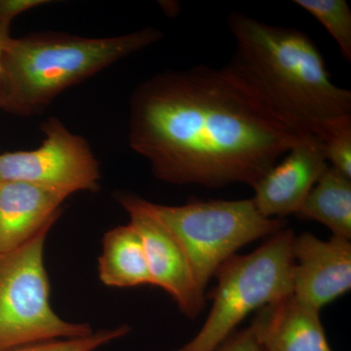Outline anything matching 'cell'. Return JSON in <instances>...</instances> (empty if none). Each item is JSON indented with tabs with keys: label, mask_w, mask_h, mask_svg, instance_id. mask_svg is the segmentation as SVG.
Masks as SVG:
<instances>
[{
	"label": "cell",
	"mask_w": 351,
	"mask_h": 351,
	"mask_svg": "<svg viewBox=\"0 0 351 351\" xmlns=\"http://www.w3.org/2000/svg\"><path fill=\"white\" fill-rule=\"evenodd\" d=\"M304 132L226 66L157 73L130 99L129 145L168 184L253 188Z\"/></svg>",
	"instance_id": "1"
},
{
	"label": "cell",
	"mask_w": 351,
	"mask_h": 351,
	"mask_svg": "<svg viewBox=\"0 0 351 351\" xmlns=\"http://www.w3.org/2000/svg\"><path fill=\"white\" fill-rule=\"evenodd\" d=\"M235 52L226 68L272 110L311 133L322 120L351 114V92L332 82L316 44L295 27L269 25L232 12Z\"/></svg>",
	"instance_id": "2"
},
{
	"label": "cell",
	"mask_w": 351,
	"mask_h": 351,
	"mask_svg": "<svg viewBox=\"0 0 351 351\" xmlns=\"http://www.w3.org/2000/svg\"><path fill=\"white\" fill-rule=\"evenodd\" d=\"M154 27L108 38L40 32L11 38L0 73V108L18 117L41 114L68 90L158 43Z\"/></svg>",
	"instance_id": "3"
},
{
	"label": "cell",
	"mask_w": 351,
	"mask_h": 351,
	"mask_svg": "<svg viewBox=\"0 0 351 351\" xmlns=\"http://www.w3.org/2000/svg\"><path fill=\"white\" fill-rule=\"evenodd\" d=\"M293 230L283 228L248 255L217 270L211 311L199 332L173 351H216L252 313L293 294Z\"/></svg>",
	"instance_id": "4"
},
{
	"label": "cell",
	"mask_w": 351,
	"mask_h": 351,
	"mask_svg": "<svg viewBox=\"0 0 351 351\" xmlns=\"http://www.w3.org/2000/svg\"><path fill=\"white\" fill-rule=\"evenodd\" d=\"M147 206L181 245L204 294L217 270L239 249L286 226L284 219L261 214L253 199L193 200L180 206L147 201Z\"/></svg>",
	"instance_id": "5"
},
{
	"label": "cell",
	"mask_w": 351,
	"mask_h": 351,
	"mask_svg": "<svg viewBox=\"0 0 351 351\" xmlns=\"http://www.w3.org/2000/svg\"><path fill=\"white\" fill-rule=\"evenodd\" d=\"M55 223L19 248L0 254V351L94 332L87 323L63 319L51 306L44 250Z\"/></svg>",
	"instance_id": "6"
},
{
	"label": "cell",
	"mask_w": 351,
	"mask_h": 351,
	"mask_svg": "<svg viewBox=\"0 0 351 351\" xmlns=\"http://www.w3.org/2000/svg\"><path fill=\"white\" fill-rule=\"evenodd\" d=\"M44 138L38 149L0 154V182H23L66 193H97L100 163L89 143L69 131L57 117L41 124Z\"/></svg>",
	"instance_id": "7"
},
{
	"label": "cell",
	"mask_w": 351,
	"mask_h": 351,
	"mask_svg": "<svg viewBox=\"0 0 351 351\" xmlns=\"http://www.w3.org/2000/svg\"><path fill=\"white\" fill-rule=\"evenodd\" d=\"M114 198L128 213L129 223L142 239L152 286L163 289L184 315L195 318L202 311L206 297L196 285L181 245L149 210L147 200L123 191L115 193Z\"/></svg>",
	"instance_id": "8"
},
{
	"label": "cell",
	"mask_w": 351,
	"mask_h": 351,
	"mask_svg": "<svg viewBox=\"0 0 351 351\" xmlns=\"http://www.w3.org/2000/svg\"><path fill=\"white\" fill-rule=\"evenodd\" d=\"M293 295L320 311L351 288L350 240H322L309 232L292 243Z\"/></svg>",
	"instance_id": "9"
},
{
	"label": "cell",
	"mask_w": 351,
	"mask_h": 351,
	"mask_svg": "<svg viewBox=\"0 0 351 351\" xmlns=\"http://www.w3.org/2000/svg\"><path fill=\"white\" fill-rule=\"evenodd\" d=\"M328 162L319 138L304 132L299 142L253 186V199L267 218L297 214Z\"/></svg>",
	"instance_id": "10"
},
{
	"label": "cell",
	"mask_w": 351,
	"mask_h": 351,
	"mask_svg": "<svg viewBox=\"0 0 351 351\" xmlns=\"http://www.w3.org/2000/svg\"><path fill=\"white\" fill-rule=\"evenodd\" d=\"M69 196L23 182H0V254L19 248L57 221Z\"/></svg>",
	"instance_id": "11"
},
{
	"label": "cell",
	"mask_w": 351,
	"mask_h": 351,
	"mask_svg": "<svg viewBox=\"0 0 351 351\" xmlns=\"http://www.w3.org/2000/svg\"><path fill=\"white\" fill-rule=\"evenodd\" d=\"M250 326L265 351H332L319 311L293 294L258 311Z\"/></svg>",
	"instance_id": "12"
},
{
	"label": "cell",
	"mask_w": 351,
	"mask_h": 351,
	"mask_svg": "<svg viewBox=\"0 0 351 351\" xmlns=\"http://www.w3.org/2000/svg\"><path fill=\"white\" fill-rule=\"evenodd\" d=\"M98 272L101 282L107 287L152 285L142 239L130 223L104 235Z\"/></svg>",
	"instance_id": "13"
},
{
	"label": "cell",
	"mask_w": 351,
	"mask_h": 351,
	"mask_svg": "<svg viewBox=\"0 0 351 351\" xmlns=\"http://www.w3.org/2000/svg\"><path fill=\"white\" fill-rule=\"evenodd\" d=\"M327 226L332 237L351 239V178L328 165L298 213Z\"/></svg>",
	"instance_id": "14"
},
{
	"label": "cell",
	"mask_w": 351,
	"mask_h": 351,
	"mask_svg": "<svg viewBox=\"0 0 351 351\" xmlns=\"http://www.w3.org/2000/svg\"><path fill=\"white\" fill-rule=\"evenodd\" d=\"M311 133L319 138L331 167L351 178V114L317 122Z\"/></svg>",
	"instance_id": "15"
},
{
	"label": "cell",
	"mask_w": 351,
	"mask_h": 351,
	"mask_svg": "<svg viewBox=\"0 0 351 351\" xmlns=\"http://www.w3.org/2000/svg\"><path fill=\"white\" fill-rule=\"evenodd\" d=\"M295 4L319 21L351 61V10L345 0H295Z\"/></svg>",
	"instance_id": "16"
},
{
	"label": "cell",
	"mask_w": 351,
	"mask_h": 351,
	"mask_svg": "<svg viewBox=\"0 0 351 351\" xmlns=\"http://www.w3.org/2000/svg\"><path fill=\"white\" fill-rule=\"evenodd\" d=\"M129 332L128 325H121L112 329L98 330L78 338L56 339L4 351H95L123 338Z\"/></svg>",
	"instance_id": "17"
},
{
	"label": "cell",
	"mask_w": 351,
	"mask_h": 351,
	"mask_svg": "<svg viewBox=\"0 0 351 351\" xmlns=\"http://www.w3.org/2000/svg\"><path fill=\"white\" fill-rule=\"evenodd\" d=\"M216 351H265L251 326L234 332Z\"/></svg>",
	"instance_id": "18"
},
{
	"label": "cell",
	"mask_w": 351,
	"mask_h": 351,
	"mask_svg": "<svg viewBox=\"0 0 351 351\" xmlns=\"http://www.w3.org/2000/svg\"><path fill=\"white\" fill-rule=\"evenodd\" d=\"M48 3V0H0V25H11L21 14Z\"/></svg>",
	"instance_id": "19"
},
{
	"label": "cell",
	"mask_w": 351,
	"mask_h": 351,
	"mask_svg": "<svg viewBox=\"0 0 351 351\" xmlns=\"http://www.w3.org/2000/svg\"><path fill=\"white\" fill-rule=\"evenodd\" d=\"M10 25H0V73H1V61L7 44L10 41Z\"/></svg>",
	"instance_id": "20"
}]
</instances>
